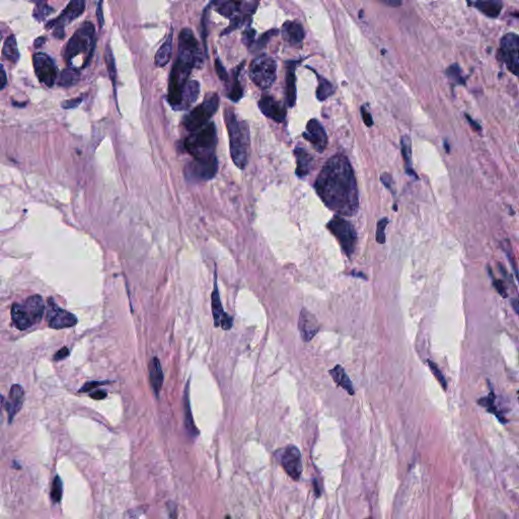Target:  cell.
<instances>
[{
    "instance_id": "obj_1",
    "label": "cell",
    "mask_w": 519,
    "mask_h": 519,
    "mask_svg": "<svg viewBox=\"0 0 519 519\" xmlns=\"http://www.w3.org/2000/svg\"><path fill=\"white\" fill-rule=\"evenodd\" d=\"M324 204L339 216H354L359 208V195L353 167L348 158L336 154L323 166L315 184Z\"/></svg>"
},
{
    "instance_id": "obj_2",
    "label": "cell",
    "mask_w": 519,
    "mask_h": 519,
    "mask_svg": "<svg viewBox=\"0 0 519 519\" xmlns=\"http://www.w3.org/2000/svg\"><path fill=\"white\" fill-rule=\"evenodd\" d=\"M224 120L229 136L230 155L234 163L239 168L244 169L248 164L250 154L249 125L236 116L233 109L225 111Z\"/></svg>"
},
{
    "instance_id": "obj_3",
    "label": "cell",
    "mask_w": 519,
    "mask_h": 519,
    "mask_svg": "<svg viewBox=\"0 0 519 519\" xmlns=\"http://www.w3.org/2000/svg\"><path fill=\"white\" fill-rule=\"evenodd\" d=\"M94 27L91 23L85 22L83 25L74 33L70 38L63 51V59L69 65L76 56L80 54L85 55V62L83 67L87 66L91 59V56L94 50L95 38H94Z\"/></svg>"
},
{
    "instance_id": "obj_4",
    "label": "cell",
    "mask_w": 519,
    "mask_h": 519,
    "mask_svg": "<svg viewBox=\"0 0 519 519\" xmlns=\"http://www.w3.org/2000/svg\"><path fill=\"white\" fill-rule=\"evenodd\" d=\"M45 303L41 295L29 296L24 302H15L12 306V320L17 329L25 331L39 324L45 313Z\"/></svg>"
},
{
    "instance_id": "obj_5",
    "label": "cell",
    "mask_w": 519,
    "mask_h": 519,
    "mask_svg": "<svg viewBox=\"0 0 519 519\" xmlns=\"http://www.w3.org/2000/svg\"><path fill=\"white\" fill-rule=\"evenodd\" d=\"M217 131L214 123H209L185 140V149L195 158L215 155Z\"/></svg>"
},
{
    "instance_id": "obj_6",
    "label": "cell",
    "mask_w": 519,
    "mask_h": 519,
    "mask_svg": "<svg viewBox=\"0 0 519 519\" xmlns=\"http://www.w3.org/2000/svg\"><path fill=\"white\" fill-rule=\"evenodd\" d=\"M327 228L337 239L344 253L348 258H351L357 244V234L354 226L342 216L335 215L328 222Z\"/></svg>"
},
{
    "instance_id": "obj_7",
    "label": "cell",
    "mask_w": 519,
    "mask_h": 519,
    "mask_svg": "<svg viewBox=\"0 0 519 519\" xmlns=\"http://www.w3.org/2000/svg\"><path fill=\"white\" fill-rule=\"evenodd\" d=\"M219 107V97L217 93H212L206 96L204 101L192 110L183 119L184 127L189 130L196 132L207 125L209 120L216 113Z\"/></svg>"
},
{
    "instance_id": "obj_8",
    "label": "cell",
    "mask_w": 519,
    "mask_h": 519,
    "mask_svg": "<svg viewBox=\"0 0 519 519\" xmlns=\"http://www.w3.org/2000/svg\"><path fill=\"white\" fill-rule=\"evenodd\" d=\"M249 74L252 81L260 88L271 87L277 77V63L271 56L262 55L254 59L250 65Z\"/></svg>"
},
{
    "instance_id": "obj_9",
    "label": "cell",
    "mask_w": 519,
    "mask_h": 519,
    "mask_svg": "<svg viewBox=\"0 0 519 519\" xmlns=\"http://www.w3.org/2000/svg\"><path fill=\"white\" fill-rule=\"evenodd\" d=\"M178 59L191 65L193 68L201 66L203 63L200 46L193 31L190 29H183L180 33Z\"/></svg>"
},
{
    "instance_id": "obj_10",
    "label": "cell",
    "mask_w": 519,
    "mask_h": 519,
    "mask_svg": "<svg viewBox=\"0 0 519 519\" xmlns=\"http://www.w3.org/2000/svg\"><path fill=\"white\" fill-rule=\"evenodd\" d=\"M218 170L216 155L195 158L185 167V177L190 182H204L213 179Z\"/></svg>"
},
{
    "instance_id": "obj_11",
    "label": "cell",
    "mask_w": 519,
    "mask_h": 519,
    "mask_svg": "<svg viewBox=\"0 0 519 519\" xmlns=\"http://www.w3.org/2000/svg\"><path fill=\"white\" fill-rule=\"evenodd\" d=\"M85 10V3L82 0H73L70 2L62 14L57 18L49 22L46 26V29H53V36L58 39L64 38V29L71 22L79 18Z\"/></svg>"
},
{
    "instance_id": "obj_12",
    "label": "cell",
    "mask_w": 519,
    "mask_h": 519,
    "mask_svg": "<svg viewBox=\"0 0 519 519\" xmlns=\"http://www.w3.org/2000/svg\"><path fill=\"white\" fill-rule=\"evenodd\" d=\"M499 57L508 70L516 76L519 66V38L517 34L508 33L501 39Z\"/></svg>"
},
{
    "instance_id": "obj_13",
    "label": "cell",
    "mask_w": 519,
    "mask_h": 519,
    "mask_svg": "<svg viewBox=\"0 0 519 519\" xmlns=\"http://www.w3.org/2000/svg\"><path fill=\"white\" fill-rule=\"evenodd\" d=\"M46 321L48 326L54 330L71 328L77 324V318L68 310L60 307L52 297L48 298Z\"/></svg>"
},
{
    "instance_id": "obj_14",
    "label": "cell",
    "mask_w": 519,
    "mask_h": 519,
    "mask_svg": "<svg viewBox=\"0 0 519 519\" xmlns=\"http://www.w3.org/2000/svg\"><path fill=\"white\" fill-rule=\"evenodd\" d=\"M33 64L37 77L40 82L48 87H52L56 80L58 69L51 57L45 53H36L33 56Z\"/></svg>"
},
{
    "instance_id": "obj_15",
    "label": "cell",
    "mask_w": 519,
    "mask_h": 519,
    "mask_svg": "<svg viewBox=\"0 0 519 519\" xmlns=\"http://www.w3.org/2000/svg\"><path fill=\"white\" fill-rule=\"evenodd\" d=\"M280 465L292 480L298 481L301 477L303 466L300 450L295 445H288L281 450Z\"/></svg>"
},
{
    "instance_id": "obj_16",
    "label": "cell",
    "mask_w": 519,
    "mask_h": 519,
    "mask_svg": "<svg viewBox=\"0 0 519 519\" xmlns=\"http://www.w3.org/2000/svg\"><path fill=\"white\" fill-rule=\"evenodd\" d=\"M303 137L307 140L314 148L322 153L325 151L328 145V135L323 125L316 119H312L306 124V129L303 133Z\"/></svg>"
},
{
    "instance_id": "obj_17",
    "label": "cell",
    "mask_w": 519,
    "mask_h": 519,
    "mask_svg": "<svg viewBox=\"0 0 519 519\" xmlns=\"http://www.w3.org/2000/svg\"><path fill=\"white\" fill-rule=\"evenodd\" d=\"M259 109L269 119L282 123L286 119V108L273 96L265 94L259 100Z\"/></svg>"
},
{
    "instance_id": "obj_18",
    "label": "cell",
    "mask_w": 519,
    "mask_h": 519,
    "mask_svg": "<svg viewBox=\"0 0 519 519\" xmlns=\"http://www.w3.org/2000/svg\"><path fill=\"white\" fill-rule=\"evenodd\" d=\"M320 323L315 315L306 308H302L299 314L298 331L303 342H310L320 331Z\"/></svg>"
},
{
    "instance_id": "obj_19",
    "label": "cell",
    "mask_w": 519,
    "mask_h": 519,
    "mask_svg": "<svg viewBox=\"0 0 519 519\" xmlns=\"http://www.w3.org/2000/svg\"><path fill=\"white\" fill-rule=\"evenodd\" d=\"M25 401V390L21 384H14L11 388L9 399L5 401V407L9 414V420L12 422L15 416L21 411Z\"/></svg>"
},
{
    "instance_id": "obj_20",
    "label": "cell",
    "mask_w": 519,
    "mask_h": 519,
    "mask_svg": "<svg viewBox=\"0 0 519 519\" xmlns=\"http://www.w3.org/2000/svg\"><path fill=\"white\" fill-rule=\"evenodd\" d=\"M296 61H289L287 63L286 66V76H285V94H286V101L288 107H294L296 102V75H295V68H296Z\"/></svg>"
},
{
    "instance_id": "obj_21",
    "label": "cell",
    "mask_w": 519,
    "mask_h": 519,
    "mask_svg": "<svg viewBox=\"0 0 519 519\" xmlns=\"http://www.w3.org/2000/svg\"><path fill=\"white\" fill-rule=\"evenodd\" d=\"M282 37L290 46H299L304 40L305 33L301 24L297 22H286L282 27Z\"/></svg>"
},
{
    "instance_id": "obj_22",
    "label": "cell",
    "mask_w": 519,
    "mask_h": 519,
    "mask_svg": "<svg viewBox=\"0 0 519 519\" xmlns=\"http://www.w3.org/2000/svg\"><path fill=\"white\" fill-rule=\"evenodd\" d=\"M148 374H149L150 385H151L154 393L156 394V396H158V394L161 390L162 384H163L164 377H163V371L161 368L160 361L157 357H153L149 361Z\"/></svg>"
},
{
    "instance_id": "obj_23",
    "label": "cell",
    "mask_w": 519,
    "mask_h": 519,
    "mask_svg": "<svg viewBox=\"0 0 519 519\" xmlns=\"http://www.w3.org/2000/svg\"><path fill=\"white\" fill-rule=\"evenodd\" d=\"M200 94V83L197 80L188 81L183 89L181 103L178 110H186L192 106Z\"/></svg>"
},
{
    "instance_id": "obj_24",
    "label": "cell",
    "mask_w": 519,
    "mask_h": 519,
    "mask_svg": "<svg viewBox=\"0 0 519 519\" xmlns=\"http://www.w3.org/2000/svg\"><path fill=\"white\" fill-rule=\"evenodd\" d=\"M294 154L296 158V175L299 178H304L310 171L313 164V156L303 148L296 147L294 149Z\"/></svg>"
},
{
    "instance_id": "obj_25",
    "label": "cell",
    "mask_w": 519,
    "mask_h": 519,
    "mask_svg": "<svg viewBox=\"0 0 519 519\" xmlns=\"http://www.w3.org/2000/svg\"><path fill=\"white\" fill-rule=\"evenodd\" d=\"M215 278H214V283H213V291H212V294H211V308H212V316H213V320H214V326L217 328V327H220V323L222 321V319L227 315L226 313H224V309H223V306H222V303H221V299H220V295H219V290H218V286H217V273L215 271V274H214Z\"/></svg>"
},
{
    "instance_id": "obj_26",
    "label": "cell",
    "mask_w": 519,
    "mask_h": 519,
    "mask_svg": "<svg viewBox=\"0 0 519 519\" xmlns=\"http://www.w3.org/2000/svg\"><path fill=\"white\" fill-rule=\"evenodd\" d=\"M333 378V380L344 390L347 391L350 395H353L355 393V389L353 387L352 381L349 378L348 374L346 373L345 369L341 365H336L333 369L329 372Z\"/></svg>"
},
{
    "instance_id": "obj_27",
    "label": "cell",
    "mask_w": 519,
    "mask_h": 519,
    "mask_svg": "<svg viewBox=\"0 0 519 519\" xmlns=\"http://www.w3.org/2000/svg\"><path fill=\"white\" fill-rule=\"evenodd\" d=\"M400 145H401V155H402V158H403V161H405V167H406V172L415 178V179H418L417 175L415 174V171L413 169V164H412V141H411V138L409 135H403L401 137V140H400Z\"/></svg>"
},
{
    "instance_id": "obj_28",
    "label": "cell",
    "mask_w": 519,
    "mask_h": 519,
    "mask_svg": "<svg viewBox=\"0 0 519 519\" xmlns=\"http://www.w3.org/2000/svg\"><path fill=\"white\" fill-rule=\"evenodd\" d=\"M171 53H172V32L168 35V37L165 39L163 44L160 46L158 51L155 54V64L158 67L165 66L170 58H171Z\"/></svg>"
},
{
    "instance_id": "obj_29",
    "label": "cell",
    "mask_w": 519,
    "mask_h": 519,
    "mask_svg": "<svg viewBox=\"0 0 519 519\" xmlns=\"http://www.w3.org/2000/svg\"><path fill=\"white\" fill-rule=\"evenodd\" d=\"M184 409H185V427L189 433V435L192 438H196L199 435V431L194 423L191 406H190V399H189V382L186 386L185 390V396H184Z\"/></svg>"
},
{
    "instance_id": "obj_30",
    "label": "cell",
    "mask_w": 519,
    "mask_h": 519,
    "mask_svg": "<svg viewBox=\"0 0 519 519\" xmlns=\"http://www.w3.org/2000/svg\"><path fill=\"white\" fill-rule=\"evenodd\" d=\"M495 399H496V395H495V392L492 388V386H490V393L488 396H485V397H482L480 399H478V403L479 405H481L482 407L486 408V410L489 412V413H492L493 415H495L499 421L503 424H506L508 421L504 418L503 414L500 413V411L498 410V408L496 407V403H495Z\"/></svg>"
},
{
    "instance_id": "obj_31",
    "label": "cell",
    "mask_w": 519,
    "mask_h": 519,
    "mask_svg": "<svg viewBox=\"0 0 519 519\" xmlns=\"http://www.w3.org/2000/svg\"><path fill=\"white\" fill-rule=\"evenodd\" d=\"M3 56L4 58L12 63H17L20 59V52L18 49V43L17 39L14 35H11L8 37V39L5 42L4 49H3Z\"/></svg>"
},
{
    "instance_id": "obj_32",
    "label": "cell",
    "mask_w": 519,
    "mask_h": 519,
    "mask_svg": "<svg viewBox=\"0 0 519 519\" xmlns=\"http://www.w3.org/2000/svg\"><path fill=\"white\" fill-rule=\"evenodd\" d=\"M477 10L488 18L496 19L501 14L503 4L501 2H477L473 4Z\"/></svg>"
},
{
    "instance_id": "obj_33",
    "label": "cell",
    "mask_w": 519,
    "mask_h": 519,
    "mask_svg": "<svg viewBox=\"0 0 519 519\" xmlns=\"http://www.w3.org/2000/svg\"><path fill=\"white\" fill-rule=\"evenodd\" d=\"M80 78L79 70L74 67H68L64 69L60 75L59 78L57 79V84L62 87H70L78 82Z\"/></svg>"
},
{
    "instance_id": "obj_34",
    "label": "cell",
    "mask_w": 519,
    "mask_h": 519,
    "mask_svg": "<svg viewBox=\"0 0 519 519\" xmlns=\"http://www.w3.org/2000/svg\"><path fill=\"white\" fill-rule=\"evenodd\" d=\"M316 75L319 79V85L317 88V97L319 100L323 101V100H326L329 96H331L335 92V89H334L333 84L328 79L321 76L317 72H316Z\"/></svg>"
},
{
    "instance_id": "obj_35",
    "label": "cell",
    "mask_w": 519,
    "mask_h": 519,
    "mask_svg": "<svg viewBox=\"0 0 519 519\" xmlns=\"http://www.w3.org/2000/svg\"><path fill=\"white\" fill-rule=\"evenodd\" d=\"M53 13H54L53 8H51L48 4L41 2V3L36 4V7H35V10L33 13V17L37 22H43V21H45V19L47 17H49Z\"/></svg>"
},
{
    "instance_id": "obj_36",
    "label": "cell",
    "mask_w": 519,
    "mask_h": 519,
    "mask_svg": "<svg viewBox=\"0 0 519 519\" xmlns=\"http://www.w3.org/2000/svg\"><path fill=\"white\" fill-rule=\"evenodd\" d=\"M106 63H107V67H108V71H109V74H110V77L112 79V82L115 86V83H116V76H117V69H116V65H115V59H114V55L112 53V50L109 46H107V49H106Z\"/></svg>"
},
{
    "instance_id": "obj_37",
    "label": "cell",
    "mask_w": 519,
    "mask_h": 519,
    "mask_svg": "<svg viewBox=\"0 0 519 519\" xmlns=\"http://www.w3.org/2000/svg\"><path fill=\"white\" fill-rule=\"evenodd\" d=\"M445 73L448 79L454 84H465V78L463 77L461 69L457 64H452L451 66H449L446 69Z\"/></svg>"
},
{
    "instance_id": "obj_38",
    "label": "cell",
    "mask_w": 519,
    "mask_h": 519,
    "mask_svg": "<svg viewBox=\"0 0 519 519\" xmlns=\"http://www.w3.org/2000/svg\"><path fill=\"white\" fill-rule=\"evenodd\" d=\"M62 493H63V484H62L60 477L57 476V477H55L53 484H52V488H51L52 501L54 503H59L62 498Z\"/></svg>"
},
{
    "instance_id": "obj_39",
    "label": "cell",
    "mask_w": 519,
    "mask_h": 519,
    "mask_svg": "<svg viewBox=\"0 0 519 519\" xmlns=\"http://www.w3.org/2000/svg\"><path fill=\"white\" fill-rule=\"evenodd\" d=\"M243 87L241 85L240 79H239V73H236L235 75V82L234 85L230 89V92L228 93V98L232 99L233 101H239L243 96Z\"/></svg>"
},
{
    "instance_id": "obj_40",
    "label": "cell",
    "mask_w": 519,
    "mask_h": 519,
    "mask_svg": "<svg viewBox=\"0 0 519 519\" xmlns=\"http://www.w3.org/2000/svg\"><path fill=\"white\" fill-rule=\"evenodd\" d=\"M388 223V219L386 217L381 218L376 227V242L380 245H383L385 243V227Z\"/></svg>"
},
{
    "instance_id": "obj_41",
    "label": "cell",
    "mask_w": 519,
    "mask_h": 519,
    "mask_svg": "<svg viewBox=\"0 0 519 519\" xmlns=\"http://www.w3.org/2000/svg\"><path fill=\"white\" fill-rule=\"evenodd\" d=\"M428 364H429V367L432 371V373L434 374V376L436 377V379L439 381V383L441 384V386L443 387L444 390L447 389V381H446V378L444 377V375L442 374L441 370L438 368V366L433 362V361H428Z\"/></svg>"
},
{
    "instance_id": "obj_42",
    "label": "cell",
    "mask_w": 519,
    "mask_h": 519,
    "mask_svg": "<svg viewBox=\"0 0 519 519\" xmlns=\"http://www.w3.org/2000/svg\"><path fill=\"white\" fill-rule=\"evenodd\" d=\"M144 513V508L142 506L140 507H136V508H132V509H129L127 510L124 515H123V519H139L140 516Z\"/></svg>"
},
{
    "instance_id": "obj_43",
    "label": "cell",
    "mask_w": 519,
    "mask_h": 519,
    "mask_svg": "<svg viewBox=\"0 0 519 519\" xmlns=\"http://www.w3.org/2000/svg\"><path fill=\"white\" fill-rule=\"evenodd\" d=\"M276 34H277V31H276V30L269 31V32L265 33V34H264V35H263V36L258 40V42H257V44H256V48H257V50H261V49H263V48L267 45V43L269 42V40H270L273 36H275Z\"/></svg>"
},
{
    "instance_id": "obj_44",
    "label": "cell",
    "mask_w": 519,
    "mask_h": 519,
    "mask_svg": "<svg viewBox=\"0 0 519 519\" xmlns=\"http://www.w3.org/2000/svg\"><path fill=\"white\" fill-rule=\"evenodd\" d=\"M255 37H256V31L251 29V28H248L243 33L242 40H243V42H244V44L246 46H251L254 43V41H255Z\"/></svg>"
},
{
    "instance_id": "obj_45",
    "label": "cell",
    "mask_w": 519,
    "mask_h": 519,
    "mask_svg": "<svg viewBox=\"0 0 519 519\" xmlns=\"http://www.w3.org/2000/svg\"><path fill=\"white\" fill-rule=\"evenodd\" d=\"M215 69H216V72H217V74H218L219 78H220L222 81L227 82V81H228V79H229V77H228V73H227V71L225 70V68L223 67L222 63L220 62V60H219L218 58L215 60Z\"/></svg>"
},
{
    "instance_id": "obj_46",
    "label": "cell",
    "mask_w": 519,
    "mask_h": 519,
    "mask_svg": "<svg viewBox=\"0 0 519 519\" xmlns=\"http://www.w3.org/2000/svg\"><path fill=\"white\" fill-rule=\"evenodd\" d=\"M166 509H167L168 519H178V507L175 502H171V501L167 502Z\"/></svg>"
},
{
    "instance_id": "obj_47",
    "label": "cell",
    "mask_w": 519,
    "mask_h": 519,
    "mask_svg": "<svg viewBox=\"0 0 519 519\" xmlns=\"http://www.w3.org/2000/svg\"><path fill=\"white\" fill-rule=\"evenodd\" d=\"M361 116H362V119H363V122L364 124L367 126V127H371L373 125V119L371 117L370 113L367 111V109L365 107H362L361 108Z\"/></svg>"
},
{
    "instance_id": "obj_48",
    "label": "cell",
    "mask_w": 519,
    "mask_h": 519,
    "mask_svg": "<svg viewBox=\"0 0 519 519\" xmlns=\"http://www.w3.org/2000/svg\"><path fill=\"white\" fill-rule=\"evenodd\" d=\"M493 285L495 286V288L497 289L498 293L502 296V297H507V291H506V288L504 287V284L501 280L499 279H495L493 278Z\"/></svg>"
},
{
    "instance_id": "obj_49",
    "label": "cell",
    "mask_w": 519,
    "mask_h": 519,
    "mask_svg": "<svg viewBox=\"0 0 519 519\" xmlns=\"http://www.w3.org/2000/svg\"><path fill=\"white\" fill-rule=\"evenodd\" d=\"M105 383H108V381H89V382H86L80 389H79V392H86V391H89L91 390L92 388H95L99 385H102Z\"/></svg>"
},
{
    "instance_id": "obj_50",
    "label": "cell",
    "mask_w": 519,
    "mask_h": 519,
    "mask_svg": "<svg viewBox=\"0 0 519 519\" xmlns=\"http://www.w3.org/2000/svg\"><path fill=\"white\" fill-rule=\"evenodd\" d=\"M68 356H69V349L67 347H62L59 351H57V353L54 355V360L55 361H60V360L65 359Z\"/></svg>"
},
{
    "instance_id": "obj_51",
    "label": "cell",
    "mask_w": 519,
    "mask_h": 519,
    "mask_svg": "<svg viewBox=\"0 0 519 519\" xmlns=\"http://www.w3.org/2000/svg\"><path fill=\"white\" fill-rule=\"evenodd\" d=\"M380 181L383 183V185L388 189V190H392V187H393V182H392V179L391 177L386 174V172H384V174H382L380 176Z\"/></svg>"
},
{
    "instance_id": "obj_52",
    "label": "cell",
    "mask_w": 519,
    "mask_h": 519,
    "mask_svg": "<svg viewBox=\"0 0 519 519\" xmlns=\"http://www.w3.org/2000/svg\"><path fill=\"white\" fill-rule=\"evenodd\" d=\"M8 84V76L4 66L0 64V90H3Z\"/></svg>"
},
{
    "instance_id": "obj_53",
    "label": "cell",
    "mask_w": 519,
    "mask_h": 519,
    "mask_svg": "<svg viewBox=\"0 0 519 519\" xmlns=\"http://www.w3.org/2000/svg\"><path fill=\"white\" fill-rule=\"evenodd\" d=\"M82 98L78 97V98H74V99H70V100H66L64 102H62V107L63 108H66V109H69V108H73V107H77L80 102H81Z\"/></svg>"
},
{
    "instance_id": "obj_54",
    "label": "cell",
    "mask_w": 519,
    "mask_h": 519,
    "mask_svg": "<svg viewBox=\"0 0 519 519\" xmlns=\"http://www.w3.org/2000/svg\"><path fill=\"white\" fill-rule=\"evenodd\" d=\"M108 393L106 390H101V389H98V390H95L93 391L92 393H90V397L93 398V399H96V400H100V399H103L105 397H107Z\"/></svg>"
},
{
    "instance_id": "obj_55",
    "label": "cell",
    "mask_w": 519,
    "mask_h": 519,
    "mask_svg": "<svg viewBox=\"0 0 519 519\" xmlns=\"http://www.w3.org/2000/svg\"><path fill=\"white\" fill-rule=\"evenodd\" d=\"M102 3H98L97 4V9H96V16H97V22H98V25L100 28H102L103 26V14H102Z\"/></svg>"
},
{
    "instance_id": "obj_56",
    "label": "cell",
    "mask_w": 519,
    "mask_h": 519,
    "mask_svg": "<svg viewBox=\"0 0 519 519\" xmlns=\"http://www.w3.org/2000/svg\"><path fill=\"white\" fill-rule=\"evenodd\" d=\"M384 5L386 6H389V7H393V8H396V7H399L401 5L400 2H397V0H383L382 2Z\"/></svg>"
},
{
    "instance_id": "obj_57",
    "label": "cell",
    "mask_w": 519,
    "mask_h": 519,
    "mask_svg": "<svg viewBox=\"0 0 519 519\" xmlns=\"http://www.w3.org/2000/svg\"><path fill=\"white\" fill-rule=\"evenodd\" d=\"M45 42H46V38H44V37H40V38H38V39L35 41V47H37V48L42 47V46L45 44Z\"/></svg>"
},
{
    "instance_id": "obj_58",
    "label": "cell",
    "mask_w": 519,
    "mask_h": 519,
    "mask_svg": "<svg viewBox=\"0 0 519 519\" xmlns=\"http://www.w3.org/2000/svg\"><path fill=\"white\" fill-rule=\"evenodd\" d=\"M511 302H512V306H513V308H514L515 313L518 315V313H519V309H518V305H519L518 299H517V298H514V299H512V300H511Z\"/></svg>"
},
{
    "instance_id": "obj_59",
    "label": "cell",
    "mask_w": 519,
    "mask_h": 519,
    "mask_svg": "<svg viewBox=\"0 0 519 519\" xmlns=\"http://www.w3.org/2000/svg\"><path fill=\"white\" fill-rule=\"evenodd\" d=\"M466 117L468 118V120L470 121V124H472V125L474 126V128H475V129H477V130H479V131L481 130V126H480L479 124H476V123H475V121H474L472 118H470V117L468 116V115H466Z\"/></svg>"
},
{
    "instance_id": "obj_60",
    "label": "cell",
    "mask_w": 519,
    "mask_h": 519,
    "mask_svg": "<svg viewBox=\"0 0 519 519\" xmlns=\"http://www.w3.org/2000/svg\"><path fill=\"white\" fill-rule=\"evenodd\" d=\"M314 487H315V492H316V496L320 497V495H321V491H320V489H319V485H318V482H317L316 480L314 481Z\"/></svg>"
},
{
    "instance_id": "obj_61",
    "label": "cell",
    "mask_w": 519,
    "mask_h": 519,
    "mask_svg": "<svg viewBox=\"0 0 519 519\" xmlns=\"http://www.w3.org/2000/svg\"><path fill=\"white\" fill-rule=\"evenodd\" d=\"M225 519H232V517H230L229 515H226V516H225Z\"/></svg>"
},
{
    "instance_id": "obj_62",
    "label": "cell",
    "mask_w": 519,
    "mask_h": 519,
    "mask_svg": "<svg viewBox=\"0 0 519 519\" xmlns=\"http://www.w3.org/2000/svg\"><path fill=\"white\" fill-rule=\"evenodd\" d=\"M2 39H3V33H2V31H0V41H2Z\"/></svg>"
},
{
    "instance_id": "obj_63",
    "label": "cell",
    "mask_w": 519,
    "mask_h": 519,
    "mask_svg": "<svg viewBox=\"0 0 519 519\" xmlns=\"http://www.w3.org/2000/svg\"><path fill=\"white\" fill-rule=\"evenodd\" d=\"M366 519H372V518H371V517H368V518H366Z\"/></svg>"
}]
</instances>
